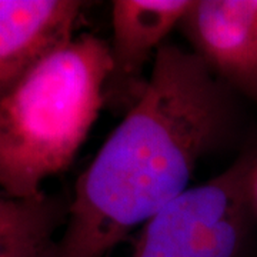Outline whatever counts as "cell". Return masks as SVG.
Returning a JSON list of instances; mask_svg holds the SVG:
<instances>
[{
    "label": "cell",
    "instance_id": "1",
    "mask_svg": "<svg viewBox=\"0 0 257 257\" xmlns=\"http://www.w3.org/2000/svg\"><path fill=\"white\" fill-rule=\"evenodd\" d=\"M239 126L236 93L166 42L146 87L79 176L53 257H106L189 189Z\"/></svg>",
    "mask_w": 257,
    "mask_h": 257
},
{
    "label": "cell",
    "instance_id": "2",
    "mask_svg": "<svg viewBox=\"0 0 257 257\" xmlns=\"http://www.w3.org/2000/svg\"><path fill=\"white\" fill-rule=\"evenodd\" d=\"M109 43L82 35L57 49L0 101V189L16 199L45 192L72 165L104 107Z\"/></svg>",
    "mask_w": 257,
    "mask_h": 257
},
{
    "label": "cell",
    "instance_id": "3",
    "mask_svg": "<svg viewBox=\"0 0 257 257\" xmlns=\"http://www.w3.org/2000/svg\"><path fill=\"white\" fill-rule=\"evenodd\" d=\"M256 166L257 149H251L220 175L189 187L138 230L130 257H253Z\"/></svg>",
    "mask_w": 257,
    "mask_h": 257
},
{
    "label": "cell",
    "instance_id": "4",
    "mask_svg": "<svg viewBox=\"0 0 257 257\" xmlns=\"http://www.w3.org/2000/svg\"><path fill=\"white\" fill-rule=\"evenodd\" d=\"M193 0L111 2V69L104 107L126 114L146 87L145 69L155 60L166 37L192 8Z\"/></svg>",
    "mask_w": 257,
    "mask_h": 257
},
{
    "label": "cell",
    "instance_id": "5",
    "mask_svg": "<svg viewBox=\"0 0 257 257\" xmlns=\"http://www.w3.org/2000/svg\"><path fill=\"white\" fill-rule=\"evenodd\" d=\"M179 28L211 73L257 106V0H193Z\"/></svg>",
    "mask_w": 257,
    "mask_h": 257
},
{
    "label": "cell",
    "instance_id": "6",
    "mask_svg": "<svg viewBox=\"0 0 257 257\" xmlns=\"http://www.w3.org/2000/svg\"><path fill=\"white\" fill-rule=\"evenodd\" d=\"M84 9L79 0H0V101L74 37Z\"/></svg>",
    "mask_w": 257,
    "mask_h": 257
},
{
    "label": "cell",
    "instance_id": "7",
    "mask_svg": "<svg viewBox=\"0 0 257 257\" xmlns=\"http://www.w3.org/2000/svg\"><path fill=\"white\" fill-rule=\"evenodd\" d=\"M70 199L43 192L36 197L0 196V257H53Z\"/></svg>",
    "mask_w": 257,
    "mask_h": 257
},
{
    "label": "cell",
    "instance_id": "8",
    "mask_svg": "<svg viewBox=\"0 0 257 257\" xmlns=\"http://www.w3.org/2000/svg\"><path fill=\"white\" fill-rule=\"evenodd\" d=\"M251 197H253V203L257 209V166L253 173V180H251Z\"/></svg>",
    "mask_w": 257,
    "mask_h": 257
}]
</instances>
